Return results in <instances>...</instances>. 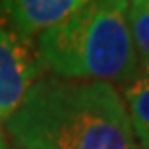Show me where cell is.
Returning a JSON list of instances; mask_svg holds the SVG:
<instances>
[{
    "instance_id": "1",
    "label": "cell",
    "mask_w": 149,
    "mask_h": 149,
    "mask_svg": "<svg viewBox=\"0 0 149 149\" xmlns=\"http://www.w3.org/2000/svg\"><path fill=\"white\" fill-rule=\"evenodd\" d=\"M17 149H139L118 87L41 76L4 120Z\"/></svg>"
},
{
    "instance_id": "6",
    "label": "cell",
    "mask_w": 149,
    "mask_h": 149,
    "mask_svg": "<svg viewBox=\"0 0 149 149\" xmlns=\"http://www.w3.org/2000/svg\"><path fill=\"white\" fill-rule=\"evenodd\" d=\"M128 23L141 68L149 74V0H130Z\"/></svg>"
},
{
    "instance_id": "3",
    "label": "cell",
    "mask_w": 149,
    "mask_h": 149,
    "mask_svg": "<svg viewBox=\"0 0 149 149\" xmlns=\"http://www.w3.org/2000/svg\"><path fill=\"white\" fill-rule=\"evenodd\" d=\"M43 74L37 54L0 19V120L4 122Z\"/></svg>"
},
{
    "instance_id": "2",
    "label": "cell",
    "mask_w": 149,
    "mask_h": 149,
    "mask_svg": "<svg viewBox=\"0 0 149 149\" xmlns=\"http://www.w3.org/2000/svg\"><path fill=\"white\" fill-rule=\"evenodd\" d=\"M130 0H89L37 37V60L50 76L126 87L143 74L128 23Z\"/></svg>"
},
{
    "instance_id": "5",
    "label": "cell",
    "mask_w": 149,
    "mask_h": 149,
    "mask_svg": "<svg viewBox=\"0 0 149 149\" xmlns=\"http://www.w3.org/2000/svg\"><path fill=\"white\" fill-rule=\"evenodd\" d=\"M122 99L139 149H149V74L122 87Z\"/></svg>"
},
{
    "instance_id": "7",
    "label": "cell",
    "mask_w": 149,
    "mask_h": 149,
    "mask_svg": "<svg viewBox=\"0 0 149 149\" xmlns=\"http://www.w3.org/2000/svg\"><path fill=\"white\" fill-rule=\"evenodd\" d=\"M8 145H10V139H8V134H6L4 122L0 120V149H8Z\"/></svg>"
},
{
    "instance_id": "4",
    "label": "cell",
    "mask_w": 149,
    "mask_h": 149,
    "mask_svg": "<svg viewBox=\"0 0 149 149\" xmlns=\"http://www.w3.org/2000/svg\"><path fill=\"white\" fill-rule=\"evenodd\" d=\"M89 0H0V14L16 35L27 41L52 29Z\"/></svg>"
}]
</instances>
